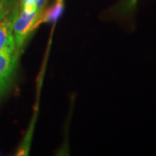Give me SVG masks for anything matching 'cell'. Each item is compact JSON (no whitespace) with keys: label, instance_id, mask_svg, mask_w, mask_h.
Here are the masks:
<instances>
[{"label":"cell","instance_id":"ba28073f","mask_svg":"<svg viewBox=\"0 0 156 156\" xmlns=\"http://www.w3.org/2000/svg\"><path fill=\"white\" fill-rule=\"evenodd\" d=\"M58 1H62V0H58Z\"/></svg>","mask_w":156,"mask_h":156},{"label":"cell","instance_id":"7a4b0ae2","mask_svg":"<svg viewBox=\"0 0 156 156\" xmlns=\"http://www.w3.org/2000/svg\"><path fill=\"white\" fill-rule=\"evenodd\" d=\"M41 15V13L38 11L31 13L27 12L23 9L19 11L13 27L15 46L18 51L21 50L30 33L38 26Z\"/></svg>","mask_w":156,"mask_h":156},{"label":"cell","instance_id":"277c9868","mask_svg":"<svg viewBox=\"0 0 156 156\" xmlns=\"http://www.w3.org/2000/svg\"><path fill=\"white\" fill-rule=\"evenodd\" d=\"M63 7L62 1L57 0L55 5L50 7L44 15H41L40 19L38 22V25L43 22L48 23L56 21L62 15V11H63Z\"/></svg>","mask_w":156,"mask_h":156},{"label":"cell","instance_id":"8992f818","mask_svg":"<svg viewBox=\"0 0 156 156\" xmlns=\"http://www.w3.org/2000/svg\"><path fill=\"white\" fill-rule=\"evenodd\" d=\"M35 6H36L37 11L38 12L42 13V10L44 9L45 5H46V0H33Z\"/></svg>","mask_w":156,"mask_h":156},{"label":"cell","instance_id":"5b68a950","mask_svg":"<svg viewBox=\"0 0 156 156\" xmlns=\"http://www.w3.org/2000/svg\"><path fill=\"white\" fill-rule=\"evenodd\" d=\"M11 9V2L9 0H2L0 3V18L7 15Z\"/></svg>","mask_w":156,"mask_h":156},{"label":"cell","instance_id":"6da1fadb","mask_svg":"<svg viewBox=\"0 0 156 156\" xmlns=\"http://www.w3.org/2000/svg\"><path fill=\"white\" fill-rule=\"evenodd\" d=\"M18 53L14 36H12L0 49V98L5 95L12 83Z\"/></svg>","mask_w":156,"mask_h":156},{"label":"cell","instance_id":"52a82bcc","mask_svg":"<svg viewBox=\"0 0 156 156\" xmlns=\"http://www.w3.org/2000/svg\"><path fill=\"white\" fill-rule=\"evenodd\" d=\"M2 0H0V3H1V2H2Z\"/></svg>","mask_w":156,"mask_h":156},{"label":"cell","instance_id":"3957f363","mask_svg":"<svg viewBox=\"0 0 156 156\" xmlns=\"http://www.w3.org/2000/svg\"><path fill=\"white\" fill-rule=\"evenodd\" d=\"M19 9L15 7L0 18V49L5 46L8 39L13 36V27Z\"/></svg>","mask_w":156,"mask_h":156}]
</instances>
